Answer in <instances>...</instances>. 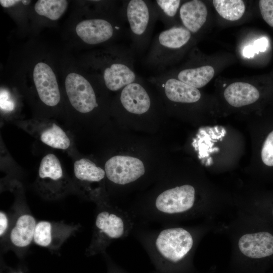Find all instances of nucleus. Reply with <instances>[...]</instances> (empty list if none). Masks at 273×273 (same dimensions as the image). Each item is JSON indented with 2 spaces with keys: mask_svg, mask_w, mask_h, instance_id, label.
Listing matches in <instances>:
<instances>
[{
  "mask_svg": "<svg viewBox=\"0 0 273 273\" xmlns=\"http://www.w3.org/2000/svg\"><path fill=\"white\" fill-rule=\"evenodd\" d=\"M138 238L158 273L191 271L189 257L194 239L188 230L181 227L165 226L160 230L139 233Z\"/></svg>",
  "mask_w": 273,
  "mask_h": 273,
  "instance_id": "1",
  "label": "nucleus"
},
{
  "mask_svg": "<svg viewBox=\"0 0 273 273\" xmlns=\"http://www.w3.org/2000/svg\"><path fill=\"white\" fill-rule=\"evenodd\" d=\"M196 191L190 185L167 189L161 192L150 207L133 214L161 222L193 210L196 201Z\"/></svg>",
  "mask_w": 273,
  "mask_h": 273,
  "instance_id": "2",
  "label": "nucleus"
},
{
  "mask_svg": "<svg viewBox=\"0 0 273 273\" xmlns=\"http://www.w3.org/2000/svg\"><path fill=\"white\" fill-rule=\"evenodd\" d=\"M123 15L127 21L134 49L145 50L150 43L158 17L153 2L130 0L123 4Z\"/></svg>",
  "mask_w": 273,
  "mask_h": 273,
  "instance_id": "3",
  "label": "nucleus"
},
{
  "mask_svg": "<svg viewBox=\"0 0 273 273\" xmlns=\"http://www.w3.org/2000/svg\"><path fill=\"white\" fill-rule=\"evenodd\" d=\"M133 220L132 215L126 211L101 209L95 221L94 251H101L112 240L126 237L133 229Z\"/></svg>",
  "mask_w": 273,
  "mask_h": 273,
  "instance_id": "4",
  "label": "nucleus"
},
{
  "mask_svg": "<svg viewBox=\"0 0 273 273\" xmlns=\"http://www.w3.org/2000/svg\"><path fill=\"white\" fill-rule=\"evenodd\" d=\"M191 33L182 26L165 29L153 38L146 57L147 64L163 69L169 64L175 51L185 47L191 38Z\"/></svg>",
  "mask_w": 273,
  "mask_h": 273,
  "instance_id": "5",
  "label": "nucleus"
},
{
  "mask_svg": "<svg viewBox=\"0 0 273 273\" xmlns=\"http://www.w3.org/2000/svg\"><path fill=\"white\" fill-rule=\"evenodd\" d=\"M65 84L69 102L77 111L87 113L99 106L93 86L82 75L75 73L69 74Z\"/></svg>",
  "mask_w": 273,
  "mask_h": 273,
  "instance_id": "6",
  "label": "nucleus"
},
{
  "mask_svg": "<svg viewBox=\"0 0 273 273\" xmlns=\"http://www.w3.org/2000/svg\"><path fill=\"white\" fill-rule=\"evenodd\" d=\"M108 179L112 183L125 185L134 182L145 172L143 162L138 158L117 155L108 159L105 165Z\"/></svg>",
  "mask_w": 273,
  "mask_h": 273,
  "instance_id": "7",
  "label": "nucleus"
},
{
  "mask_svg": "<svg viewBox=\"0 0 273 273\" xmlns=\"http://www.w3.org/2000/svg\"><path fill=\"white\" fill-rule=\"evenodd\" d=\"M238 247L241 253L248 259L257 261L255 273L260 272V261L273 255V235L267 232L246 234L240 237Z\"/></svg>",
  "mask_w": 273,
  "mask_h": 273,
  "instance_id": "8",
  "label": "nucleus"
},
{
  "mask_svg": "<svg viewBox=\"0 0 273 273\" xmlns=\"http://www.w3.org/2000/svg\"><path fill=\"white\" fill-rule=\"evenodd\" d=\"M148 79L162 88L165 97L170 102L194 103L200 99L201 95L198 88L180 81L170 73L164 72Z\"/></svg>",
  "mask_w": 273,
  "mask_h": 273,
  "instance_id": "9",
  "label": "nucleus"
},
{
  "mask_svg": "<svg viewBox=\"0 0 273 273\" xmlns=\"http://www.w3.org/2000/svg\"><path fill=\"white\" fill-rule=\"evenodd\" d=\"M33 77L41 101L49 106L57 105L60 100V94L56 76L52 68L44 63H38L34 67Z\"/></svg>",
  "mask_w": 273,
  "mask_h": 273,
  "instance_id": "10",
  "label": "nucleus"
},
{
  "mask_svg": "<svg viewBox=\"0 0 273 273\" xmlns=\"http://www.w3.org/2000/svg\"><path fill=\"white\" fill-rule=\"evenodd\" d=\"M140 77L135 82L121 89L120 103L129 113L142 115L148 112L152 106V99Z\"/></svg>",
  "mask_w": 273,
  "mask_h": 273,
  "instance_id": "11",
  "label": "nucleus"
},
{
  "mask_svg": "<svg viewBox=\"0 0 273 273\" xmlns=\"http://www.w3.org/2000/svg\"><path fill=\"white\" fill-rule=\"evenodd\" d=\"M121 29L120 26H113L111 22L104 19L94 18L80 22L76 25L75 30L84 42L94 45L107 41Z\"/></svg>",
  "mask_w": 273,
  "mask_h": 273,
  "instance_id": "12",
  "label": "nucleus"
},
{
  "mask_svg": "<svg viewBox=\"0 0 273 273\" xmlns=\"http://www.w3.org/2000/svg\"><path fill=\"white\" fill-rule=\"evenodd\" d=\"M207 10L204 3L199 0L184 3L179 9V17L184 27L191 33L197 32L206 21Z\"/></svg>",
  "mask_w": 273,
  "mask_h": 273,
  "instance_id": "13",
  "label": "nucleus"
},
{
  "mask_svg": "<svg viewBox=\"0 0 273 273\" xmlns=\"http://www.w3.org/2000/svg\"><path fill=\"white\" fill-rule=\"evenodd\" d=\"M223 95L228 103L235 107L252 104L259 98V93L255 86L243 82L231 84L225 88Z\"/></svg>",
  "mask_w": 273,
  "mask_h": 273,
  "instance_id": "14",
  "label": "nucleus"
},
{
  "mask_svg": "<svg viewBox=\"0 0 273 273\" xmlns=\"http://www.w3.org/2000/svg\"><path fill=\"white\" fill-rule=\"evenodd\" d=\"M36 223L35 218L30 214L20 216L10 233L11 243L18 247L29 246L33 240Z\"/></svg>",
  "mask_w": 273,
  "mask_h": 273,
  "instance_id": "15",
  "label": "nucleus"
},
{
  "mask_svg": "<svg viewBox=\"0 0 273 273\" xmlns=\"http://www.w3.org/2000/svg\"><path fill=\"white\" fill-rule=\"evenodd\" d=\"M214 70L209 65L181 69L177 74L180 81L197 88L206 85L213 77Z\"/></svg>",
  "mask_w": 273,
  "mask_h": 273,
  "instance_id": "16",
  "label": "nucleus"
},
{
  "mask_svg": "<svg viewBox=\"0 0 273 273\" xmlns=\"http://www.w3.org/2000/svg\"><path fill=\"white\" fill-rule=\"evenodd\" d=\"M74 173L79 180L88 182H99L106 175L104 169L86 158H81L74 162Z\"/></svg>",
  "mask_w": 273,
  "mask_h": 273,
  "instance_id": "17",
  "label": "nucleus"
},
{
  "mask_svg": "<svg viewBox=\"0 0 273 273\" xmlns=\"http://www.w3.org/2000/svg\"><path fill=\"white\" fill-rule=\"evenodd\" d=\"M213 4L219 15L230 21L239 20L245 11L244 3L241 0H214Z\"/></svg>",
  "mask_w": 273,
  "mask_h": 273,
  "instance_id": "18",
  "label": "nucleus"
},
{
  "mask_svg": "<svg viewBox=\"0 0 273 273\" xmlns=\"http://www.w3.org/2000/svg\"><path fill=\"white\" fill-rule=\"evenodd\" d=\"M40 140L55 149L66 150L70 145V140L65 132L55 123L41 132Z\"/></svg>",
  "mask_w": 273,
  "mask_h": 273,
  "instance_id": "19",
  "label": "nucleus"
},
{
  "mask_svg": "<svg viewBox=\"0 0 273 273\" xmlns=\"http://www.w3.org/2000/svg\"><path fill=\"white\" fill-rule=\"evenodd\" d=\"M65 0H39L35 4V12L52 20L59 19L67 7Z\"/></svg>",
  "mask_w": 273,
  "mask_h": 273,
  "instance_id": "20",
  "label": "nucleus"
},
{
  "mask_svg": "<svg viewBox=\"0 0 273 273\" xmlns=\"http://www.w3.org/2000/svg\"><path fill=\"white\" fill-rule=\"evenodd\" d=\"M38 175L41 178H49L53 180H59L63 177L61 163L55 155L49 153L42 158L38 169Z\"/></svg>",
  "mask_w": 273,
  "mask_h": 273,
  "instance_id": "21",
  "label": "nucleus"
},
{
  "mask_svg": "<svg viewBox=\"0 0 273 273\" xmlns=\"http://www.w3.org/2000/svg\"><path fill=\"white\" fill-rule=\"evenodd\" d=\"M158 17L165 25L170 28L171 20L177 14L180 0H156L153 2Z\"/></svg>",
  "mask_w": 273,
  "mask_h": 273,
  "instance_id": "22",
  "label": "nucleus"
},
{
  "mask_svg": "<svg viewBox=\"0 0 273 273\" xmlns=\"http://www.w3.org/2000/svg\"><path fill=\"white\" fill-rule=\"evenodd\" d=\"M33 241L37 245L47 247L52 241V225L48 221H40L36 223Z\"/></svg>",
  "mask_w": 273,
  "mask_h": 273,
  "instance_id": "23",
  "label": "nucleus"
},
{
  "mask_svg": "<svg viewBox=\"0 0 273 273\" xmlns=\"http://www.w3.org/2000/svg\"><path fill=\"white\" fill-rule=\"evenodd\" d=\"M261 156L264 164L273 166V131L268 134L263 143Z\"/></svg>",
  "mask_w": 273,
  "mask_h": 273,
  "instance_id": "24",
  "label": "nucleus"
},
{
  "mask_svg": "<svg viewBox=\"0 0 273 273\" xmlns=\"http://www.w3.org/2000/svg\"><path fill=\"white\" fill-rule=\"evenodd\" d=\"M259 7L262 18L273 27V0H260Z\"/></svg>",
  "mask_w": 273,
  "mask_h": 273,
  "instance_id": "25",
  "label": "nucleus"
},
{
  "mask_svg": "<svg viewBox=\"0 0 273 273\" xmlns=\"http://www.w3.org/2000/svg\"><path fill=\"white\" fill-rule=\"evenodd\" d=\"M258 54L259 52H265L268 46V40L265 37H262L256 40L253 44Z\"/></svg>",
  "mask_w": 273,
  "mask_h": 273,
  "instance_id": "26",
  "label": "nucleus"
},
{
  "mask_svg": "<svg viewBox=\"0 0 273 273\" xmlns=\"http://www.w3.org/2000/svg\"><path fill=\"white\" fill-rule=\"evenodd\" d=\"M9 220L7 215L3 211L0 212V236L2 237L8 227Z\"/></svg>",
  "mask_w": 273,
  "mask_h": 273,
  "instance_id": "27",
  "label": "nucleus"
},
{
  "mask_svg": "<svg viewBox=\"0 0 273 273\" xmlns=\"http://www.w3.org/2000/svg\"><path fill=\"white\" fill-rule=\"evenodd\" d=\"M255 54H258L253 45L245 47L243 50V55L246 58L254 57Z\"/></svg>",
  "mask_w": 273,
  "mask_h": 273,
  "instance_id": "28",
  "label": "nucleus"
},
{
  "mask_svg": "<svg viewBox=\"0 0 273 273\" xmlns=\"http://www.w3.org/2000/svg\"><path fill=\"white\" fill-rule=\"evenodd\" d=\"M21 2L18 0H1L0 4L3 7L9 8Z\"/></svg>",
  "mask_w": 273,
  "mask_h": 273,
  "instance_id": "29",
  "label": "nucleus"
},
{
  "mask_svg": "<svg viewBox=\"0 0 273 273\" xmlns=\"http://www.w3.org/2000/svg\"><path fill=\"white\" fill-rule=\"evenodd\" d=\"M109 273H128L124 269L119 267H114L111 269Z\"/></svg>",
  "mask_w": 273,
  "mask_h": 273,
  "instance_id": "30",
  "label": "nucleus"
},
{
  "mask_svg": "<svg viewBox=\"0 0 273 273\" xmlns=\"http://www.w3.org/2000/svg\"><path fill=\"white\" fill-rule=\"evenodd\" d=\"M21 2L24 5H28L30 3L31 1H27V0H25V1L23 0V1H21Z\"/></svg>",
  "mask_w": 273,
  "mask_h": 273,
  "instance_id": "31",
  "label": "nucleus"
},
{
  "mask_svg": "<svg viewBox=\"0 0 273 273\" xmlns=\"http://www.w3.org/2000/svg\"><path fill=\"white\" fill-rule=\"evenodd\" d=\"M14 273H22V272H14Z\"/></svg>",
  "mask_w": 273,
  "mask_h": 273,
  "instance_id": "32",
  "label": "nucleus"
},
{
  "mask_svg": "<svg viewBox=\"0 0 273 273\" xmlns=\"http://www.w3.org/2000/svg\"><path fill=\"white\" fill-rule=\"evenodd\" d=\"M272 215H273V210H272Z\"/></svg>",
  "mask_w": 273,
  "mask_h": 273,
  "instance_id": "33",
  "label": "nucleus"
}]
</instances>
